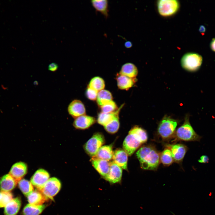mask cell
<instances>
[{
  "label": "cell",
  "mask_w": 215,
  "mask_h": 215,
  "mask_svg": "<svg viewBox=\"0 0 215 215\" xmlns=\"http://www.w3.org/2000/svg\"><path fill=\"white\" fill-rule=\"evenodd\" d=\"M174 138L175 140L199 141L202 137L195 132L189 122V117L186 116L183 124L176 131Z\"/></svg>",
  "instance_id": "3957f363"
},
{
  "label": "cell",
  "mask_w": 215,
  "mask_h": 215,
  "mask_svg": "<svg viewBox=\"0 0 215 215\" xmlns=\"http://www.w3.org/2000/svg\"><path fill=\"white\" fill-rule=\"evenodd\" d=\"M90 161L93 166L104 179L109 173L110 162L94 158H92Z\"/></svg>",
  "instance_id": "5bb4252c"
},
{
  "label": "cell",
  "mask_w": 215,
  "mask_h": 215,
  "mask_svg": "<svg viewBox=\"0 0 215 215\" xmlns=\"http://www.w3.org/2000/svg\"><path fill=\"white\" fill-rule=\"evenodd\" d=\"M160 162L164 166H168L174 162L171 152L168 148H166L160 153Z\"/></svg>",
  "instance_id": "f1b7e54d"
},
{
  "label": "cell",
  "mask_w": 215,
  "mask_h": 215,
  "mask_svg": "<svg viewBox=\"0 0 215 215\" xmlns=\"http://www.w3.org/2000/svg\"><path fill=\"white\" fill-rule=\"evenodd\" d=\"M91 4L96 11L101 13L105 18L108 16V2L107 0H92Z\"/></svg>",
  "instance_id": "ffe728a7"
},
{
  "label": "cell",
  "mask_w": 215,
  "mask_h": 215,
  "mask_svg": "<svg viewBox=\"0 0 215 215\" xmlns=\"http://www.w3.org/2000/svg\"><path fill=\"white\" fill-rule=\"evenodd\" d=\"M105 141L103 135L100 133H96L85 144L84 149L89 156L93 157L104 144Z\"/></svg>",
  "instance_id": "52a82bcc"
},
{
  "label": "cell",
  "mask_w": 215,
  "mask_h": 215,
  "mask_svg": "<svg viewBox=\"0 0 215 215\" xmlns=\"http://www.w3.org/2000/svg\"><path fill=\"white\" fill-rule=\"evenodd\" d=\"M95 122L94 117L85 115L75 118L73 125L76 129L83 130L88 128Z\"/></svg>",
  "instance_id": "9a60e30c"
},
{
  "label": "cell",
  "mask_w": 215,
  "mask_h": 215,
  "mask_svg": "<svg viewBox=\"0 0 215 215\" xmlns=\"http://www.w3.org/2000/svg\"><path fill=\"white\" fill-rule=\"evenodd\" d=\"M157 5L159 14L164 17L171 16L178 10L180 4L176 0H159L157 1Z\"/></svg>",
  "instance_id": "8992f818"
},
{
  "label": "cell",
  "mask_w": 215,
  "mask_h": 215,
  "mask_svg": "<svg viewBox=\"0 0 215 215\" xmlns=\"http://www.w3.org/2000/svg\"><path fill=\"white\" fill-rule=\"evenodd\" d=\"M168 146L171 152L174 162H181L188 150L187 146L182 144L169 145Z\"/></svg>",
  "instance_id": "7c38bea8"
},
{
  "label": "cell",
  "mask_w": 215,
  "mask_h": 215,
  "mask_svg": "<svg viewBox=\"0 0 215 215\" xmlns=\"http://www.w3.org/2000/svg\"><path fill=\"white\" fill-rule=\"evenodd\" d=\"M177 125L175 120L168 116L164 117L158 126L157 133L158 136L163 141L173 138Z\"/></svg>",
  "instance_id": "277c9868"
},
{
  "label": "cell",
  "mask_w": 215,
  "mask_h": 215,
  "mask_svg": "<svg viewBox=\"0 0 215 215\" xmlns=\"http://www.w3.org/2000/svg\"><path fill=\"white\" fill-rule=\"evenodd\" d=\"M210 47L211 49L215 52V38L213 39L211 43Z\"/></svg>",
  "instance_id": "d590c367"
},
{
  "label": "cell",
  "mask_w": 215,
  "mask_h": 215,
  "mask_svg": "<svg viewBox=\"0 0 215 215\" xmlns=\"http://www.w3.org/2000/svg\"><path fill=\"white\" fill-rule=\"evenodd\" d=\"M13 194L10 192L0 191V208L4 207L13 199Z\"/></svg>",
  "instance_id": "4dcf8cb0"
},
{
  "label": "cell",
  "mask_w": 215,
  "mask_h": 215,
  "mask_svg": "<svg viewBox=\"0 0 215 215\" xmlns=\"http://www.w3.org/2000/svg\"><path fill=\"white\" fill-rule=\"evenodd\" d=\"M138 73L136 67L133 64L128 62L122 67L119 74L132 79H135Z\"/></svg>",
  "instance_id": "44dd1931"
},
{
  "label": "cell",
  "mask_w": 215,
  "mask_h": 215,
  "mask_svg": "<svg viewBox=\"0 0 215 215\" xmlns=\"http://www.w3.org/2000/svg\"><path fill=\"white\" fill-rule=\"evenodd\" d=\"M116 79L118 88L128 90L131 88L136 82V78L132 79L119 74L117 75Z\"/></svg>",
  "instance_id": "d6986e66"
},
{
  "label": "cell",
  "mask_w": 215,
  "mask_h": 215,
  "mask_svg": "<svg viewBox=\"0 0 215 215\" xmlns=\"http://www.w3.org/2000/svg\"><path fill=\"white\" fill-rule=\"evenodd\" d=\"M206 29L204 26L201 25L199 28V30L202 33H204Z\"/></svg>",
  "instance_id": "74e56055"
},
{
  "label": "cell",
  "mask_w": 215,
  "mask_h": 215,
  "mask_svg": "<svg viewBox=\"0 0 215 215\" xmlns=\"http://www.w3.org/2000/svg\"><path fill=\"white\" fill-rule=\"evenodd\" d=\"M58 64L56 63L53 62L49 64L48 69L50 71L54 72L58 70Z\"/></svg>",
  "instance_id": "836d02e7"
},
{
  "label": "cell",
  "mask_w": 215,
  "mask_h": 215,
  "mask_svg": "<svg viewBox=\"0 0 215 215\" xmlns=\"http://www.w3.org/2000/svg\"><path fill=\"white\" fill-rule=\"evenodd\" d=\"M61 187L59 180L55 177L50 178L40 191L47 199H52L59 192Z\"/></svg>",
  "instance_id": "ba28073f"
},
{
  "label": "cell",
  "mask_w": 215,
  "mask_h": 215,
  "mask_svg": "<svg viewBox=\"0 0 215 215\" xmlns=\"http://www.w3.org/2000/svg\"><path fill=\"white\" fill-rule=\"evenodd\" d=\"M124 45L126 48H129L132 47V44L131 42L127 41L125 42Z\"/></svg>",
  "instance_id": "8d00e7d4"
},
{
  "label": "cell",
  "mask_w": 215,
  "mask_h": 215,
  "mask_svg": "<svg viewBox=\"0 0 215 215\" xmlns=\"http://www.w3.org/2000/svg\"><path fill=\"white\" fill-rule=\"evenodd\" d=\"M69 114L76 118L86 114V109L83 103L80 100L74 99L69 104L67 108Z\"/></svg>",
  "instance_id": "8fae6325"
},
{
  "label": "cell",
  "mask_w": 215,
  "mask_h": 215,
  "mask_svg": "<svg viewBox=\"0 0 215 215\" xmlns=\"http://www.w3.org/2000/svg\"><path fill=\"white\" fill-rule=\"evenodd\" d=\"M17 182L9 174L3 176L0 179L1 191L10 192L16 187Z\"/></svg>",
  "instance_id": "e0dca14e"
},
{
  "label": "cell",
  "mask_w": 215,
  "mask_h": 215,
  "mask_svg": "<svg viewBox=\"0 0 215 215\" xmlns=\"http://www.w3.org/2000/svg\"><path fill=\"white\" fill-rule=\"evenodd\" d=\"M21 206V201L19 197L13 198L4 207L5 215H16Z\"/></svg>",
  "instance_id": "ac0fdd59"
},
{
  "label": "cell",
  "mask_w": 215,
  "mask_h": 215,
  "mask_svg": "<svg viewBox=\"0 0 215 215\" xmlns=\"http://www.w3.org/2000/svg\"><path fill=\"white\" fill-rule=\"evenodd\" d=\"M113 152L112 150V146L106 145L102 146L99 149L94 158L108 161L113 158Z\"/></svg>",
  "instance_id": "7402d4cb"
},
{
  "label": "cell",
  "mask_w": 215,
  "mask_h": 215,
  "mask_svg": "<svg viewBox=\"0 0 215 215\" xmlns=\"http://www.w3.org/2000/svg\"><path fill=\"white\" fill-rule=\"evenodd\" d=\"M202 56L199 54L194 53H188L184 54L182 57L181 64L185 70L190 72L197 70L202 63Z\"/></svg>",
  "instance_id": "5b68a950"
},
{
  "label": "cell",
  "mask_w": 215,
  "mask_h": 215,
  "mask_svg": "<svg viewBox=\"0 0 215 215\" xmlns=\"http://www.w3.org/2000/svg\"><path fill=\"white\" fill-rule=\"evenodd\" d=\"M122 176V168L113 161L110 162L109 173L104 179L110 184H114L121 182Z\"/></svg>",
  "instance_id": "30bf717a"
},
{
  "label": "cell",
  "mask_w": 215,
  "mask_h": 215,
  "mask_svg": "<svg viewBox=\"0 0 215 215\" xmlns=\"http://www.w3.org/2000/svg\"><path fill=\"white\" fill-rule=\"evenodd\" d=\"M48 172L43 169L37 170L32 176L30 182L33 186L40 191L50 178Z\"/></svg>",
  "instance_id": "9c48e42d"
},
{
  "label": "cell",
  "mask_w": 215,
  "mask_h": 215,
  "mask_svg": "<svg viewBox=\"0 0 215 215\" xmlns=\"http://www.w3.org/2000/svg\"><path fill=\"white\" fill-rule=\"evenodd\" d=\"M45 208V205H35L27 204L24 208L22 213L24 215H39Z\"/></svg>",
  "instance_id": "d4e9b609"
},
{
  "label": "cell",
  "mask_w": 215,
  "mask_h": 215,
  "mask_svg": "<svg viewBox=\"0 0 215 215\" xmlns=\"http://www.w3.org/2000/svg\"><path fill=\"white\" fill-rule=\"evenodd\" d=\"M141 168L145 170L155 171L160 162V153L151 145L143 146L136 153Z\"/></svg>",
  "instance_id": "6da1fadb"
},
{
  "label": "cell",
  "mask_w": 215,
  "mask_h": 215,
  "mask_svg": "<svg viewBox=\"0 0 215 215\" xmlns=\"http://www.w3.org/2000/svg\"><path fill=\"white\" fill-rule=\"evenodd\" d=\"M98 92L88 87L86 92L87 98L90 100L94 101L96 99Z\"/></svg>",
  "instance_id": "d6a6232c"
},
{
  "label": "cell",
  "mask_w": 215,
  "mask_h": 215,
  "mask_svg": "<svg viewBox=\"0 0 215 215\" xmlns=\"http://www.w3.org/2000/svg\"><path fill=\"white\" fill-rule=\"evenodd\" d=\"M123 106L122 105L117 110L112 113H105L102 112L99 113L97 119L98 123L104 127L105 126L119 114V111Z\"/></svg>",
  "instance_id": "cb8c5ba5"
},
{
  "label": "cell",
  "mask_w": 215,
  "mask_h": 215,
  "mask_svg": "<svg viewBox=\"0 0 215 215\" xmlns=\"http://www.w3.org/2000/svg\"><path fill=\"white\" fill-rule=\"evenodd\" d=\"M18 183L19 188L23 194L26 196L34 191L33 186L30 182L27 180L22 179Z\"/></svg>",
  "instance_id": "4316f807"
},
{
  "label": "cell",
  "mask_w": 215,
  "mask_h": 215,
  "mask_svg": "<svg viewBox=\"0 0 215 215\" xmlns=\"http://www.w3.org/2000/svg\"><path fill=\"white\" fill-rule=\"evenodd\" d=\"M147 133L141 127L135 126L129 131L123 144V150L130 156L148 140Z\"/></svg>",
  "instance_id": "7a4b0ae2"
},
{
  "label": "cell",
  "mask_w": 215,
  "mask_h": 215,
  "mask_svg": "<svg viewBox=\"0 0 215 215\" xmlns=\"http://www.w3.org/2000/svg\"><path fill=\"white\" fill-rule=\"evenodd\" d=\"M112 99L111 93L108 90H103L98 92L96 100L98 105L101 107L112 101Z\"/></svg>",
  "instance_id": "484cf974"
},
{
  "label": "cell",
  "mask_w": 215,
  "mask_h": 215,
  "mask_svg": "<svg viewBox=\"0 0 215 215\" xmlns=\"http://www.w3.org/2000/svg\"><path fill=\"white\" fill-rule=\"evenodd\" d=\"M88 87L99 92L104 88L105 82L102 78L99 76L95 77L91 79Z\"/></svg>",
  "instance_id": "83f0119b"
},
{
  "label": "cell",
  "mask_w": 215,
  "mask_h": 215,
  "mask_svg": "<svg viewBox=\"0 0 215 215\" xmlns=\"http://www.w3.org/2000/svg\"><path fill=\"white\" fill-rule=\"evenodd\" d=\"M101 107L102 112L105 113H112L118 109L115 102L113 100Z\"/></svg>",
  "instance_id": "1f68e13d"
},
{
  "label": "cell",
  "mask_w": 215,
  "mask_h": 215,
  "mask_svg": "<svg viewBox=\"0 0 215 215\" xmlns=\"http://www.w3.org/2000/svg\"><path fill=\"white\" fill-rule=\"evenodd\" d=\"M27 171V166L24 162H19L16 163L10 169V174L18 182L26 174Z\"/></svg>",
  "instance_id": "4fadbf2b"
},
{
  "label": "cell",
  "mask_w": 215,
  "mask_h": 215,
  "mask_svg": "<svg viewBox=\"0 0 215 215\" xmlns=\"http://www.w3.org/2000/svg\"><path fill=\"white\" fill-rule=\"evenodd\" d=\"M119 127V115L110 122L104 126L105 130L110 133H114L118 130Z\"/></svg>",
  "instance_id": "f546056e"
},
{
  "label": "cell",
  "mask_w": 215,
  "mask_h": 215,
  "mask_svg": "<svg viewBox=\"0 0 215 215\" xmlns=\"http://www.w3.org/2000/svg\"><path fill=\"white\" fill-rule=\"evenodd\" d=\"M209 161V159L208 156L205 155H203L201 156L199 159L198 160L199 162L204 163H208Z\"/></svg>",
  "instance_id": "e575fe53"
},
{
  "label": "cell",
  "mask_w": 215,
  "mask_h": 215,
  "mask_svg": "<svg viewBox=\"0 0 215 215\" xmlns=\"http://www.w3.org/2000/svg\"><path fill=\"white\" fill-rule=\"evenodd\" d=\"M27 197L29 204L35 205H42L47 200L38 190L34 191Z\"/></svg>",
  "instance_id": "603a6c76"
},
{
  "label": "cell",
  "mask_w": 215,
  "mask_h": 215,
  "mask_svg": "<svg viewBox=\"0 0 215 215\" xmlns=\"http://www.w3.org/2000/svg\"><path fill=\"white\" fill-rule=\"evenodd\" d=\"M128 155L121 148H118L113 152V161L122 168L127 170Z\"/></svg>",
  "instance_id": "2e32d148"
}]
</instances>
